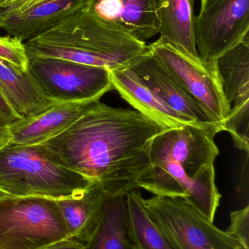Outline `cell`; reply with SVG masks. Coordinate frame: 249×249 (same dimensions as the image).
<instances>
[{
    "label": "cell",
    "mask_w": 249,
    "mask_h": 249,
    "mask_svg": "<svg viewBox=\"0 0 249 249\" xmlns=\"http://www.w3.org/2000/svg\"><path fill=\"white\" fill-rule=\"evenodd\" d=\"M144 203L172 249H239L243 246L183 198L154 196L144 199Z\"/></svg>",
    "instance_id": "7"
},
{
    "label": "cell",
    "mask_w": 249,
    "mask_h": 249,
    "mask_svg": "<svg viewBox=\"0 0 249 249\" xmlns=\"http://www.w3.org/2000/svg\"><path fill=\"white\" fill-rule=\"evenodd\" d=\"M86 1L31 0L16 8H0V29L26 42L80 10Z\"/></svg>",
    "instance_id": "11"
},
{
    "label": "cell",
    "mask_w": 249,
    "mask_h": 249,
    "mask_svg": "<svg viewBox=\"0 0 249 249\" xmlns=\"http://www.w3.org/2000/svg\"><path fill=\"white\" fill-rule=\"evenodd\" d=\"M85 249H135L130 236L126 195L107 196L99 225Z\"/></svg>",
    "instance_id": "17"
},
{
    "label": "cell",
    "mask_w": 249,
    "mask_h": 249,
    "mask_svg": "<svg viewBox=\"0 0 249 249\" xmlns=\"http://www.w3.org/2000/svg\"><path fill=\"white\" fill-rule=\"evenodd\" d=\"M8 195L6 194L5 193H4V192L1 191V190H0V200L2 198H4V197H8Z\"/></svg>",
    "instance_id": "27"
},
{
    "label": "cell",
    "mask_w": 249,
    "mask_h": 249,
    "mask_svg": "<svg viewBox=\"0 0 249 249\" xmlns=\"http://www.w3.org/2000/svg\"><path fill=\"white\" fill-rule=\"evenodd\" d=\"M227 232L249 249V206L235 211L230 215V225Z\"/></svg>",
    "instance_id": "23"
},
{
    "label": "cell",
    "mask_w": 249,
    "mask_h": 249,
    "mask_svg": "<svg viewBox=\"0 0 249 249\" xmlns=\"http://www.w3.org/2000/svg\"><path fill=\"white\" fill-rule=\"evenodd\" d=\"M42 249H85V244L74 238H68Z\"/></svg>",
    "instance_id": "24"
},
{
    "label": "cell",
    "mask_w": 249,
    "mask_h": 249,
    "mask_svg": "<svg viewBox=\"0 0 249 249\" xmlns=\"http://www.w3.org/2000/svg\"><path fill=\"white\" fill-rule=\"evenodd\" d=\"M221 130L231 135L238 149L249 154V101L231 107L229 116L221 124Z\"/></svg>",
    "instance_id": "21"
},
{
    "label": "cell",
    "mask_w": 249,
    "mask_h": 249,
    "mask_svg": "<svg viewBox=\"0 0 249 249\" xmlns=\"http://www.w3.org/2000/svg\"><path fill=\"white\" fill-rule=\"evenodd\" d=\"M195 0H162L159 9V32L194 55H198L194 40Z\"/></svg>",
    "instance_id": "19"
},
{
    "label": "cell",
    "mask_w": 249,
    "mask_h": 249,
    "mask_svg": "<svg viewBox=\"0 0 249 249\" xmlns=\"http://www.w3.org/2000/svg\"><path fill=\"white\" fill-rule=\"evenodd\" d=\"M249 35V0H201L194 21L199 56L216 62Z\"/></svg>",
    "instance_id": "9"
},
{
    "label": "cell",
    "mask_w": 249,
    "mask_h": 249,
    "mask_svg": "<svg viewBox=\"0 0 249 249\" xmlns=\"http://www.w3.org/2000/svg\"><path fill=\"white\" fill-rule=\"evenodd\" d=\"M149 46L211 119L222 124L229 116L231 108L224 93L216 61H204L163 36Z\"/></svg>",
    "instance_id": "6"
},
{
    "label": "cell",
    "mask_w": 249,
    "mask_h": 249,
    "mask_svg": "<svg viewBox=\"0 0 249 249\" xmlns=\"http://www.w3.org/2000/svg\"><path fill=\"white\" fill-rule=\"evenodd\" d=\"M0 58L23 71H27L29 58L25 44L17 37L10 35L0 36Z\"/></svg>",
    "instance_id": "22"
},
{
    "label": "cell",
    "mask_w": 249,
    "mask_h": 249,
    "mask_svg": "<svg viewBox=\"0 0 249 249\" xmlns=\"http://www.w3.org/2000/svg\"><path fill=\"white\" fill-rule=\"evenodd\" d=\"M28 58L51 57L107 69H127L144 55L149 45L84 7L24 42Z\"/></svg>",
    "instance_id": "3"
},
{
    "label": "cell",
    "mask_w": 249,
    "mask_h": 249,
    "mask_svg": "<svg viewBox=\"0 0 249 249\" xmlns=\"http://www.w3.org/2000/svg\"><path fill=\"white\" fill-rule=\"evenodd\" d=\"M68 238L57 200L14 196L0 200V249H42Z\"/></svg>",
    "instance_id": "5"
},
{
    "label": "cell",
    "mask_w": 249,
    "mask_h": 249,
    "mask_svg": "<svg viewBox=\"0 0 249 249\" xmlns=\"http://www.w3.org/2000/svg\"><path fill=\"white\" fill-rule=\"evenodd\" d=\"M27 71L42 95L54 103L99 101L113 89L107 69L61 58H29Z\"/></svg>",
    "instance_id": "8"
},
{
    "label": "cell",
    "mask_w": 249,
    "mask_h": 249,
    "mask_svg": "<svg viewBox=\"0 0 249 249\" xmlns=\"http://www.w3.org/2000/svg\"><path fill=\"white\" fill-rule=\"evenodd\" d=\"M220 125L187 124L156 135L150 147L151 165L139 180L154 196L180 197L195 209L211 197L214 162L219 149L215 136Z\"/></svg>",
    "instance_id": "2"
},
{
    "label": "cell",
    "mask_w": 249,
    "mask_h": 249,
    "mask_svg": "<svg viewBox=\"0 0 249 249\" xmlns=\"http://www.w3.org/2000/svg\"><path fill=\"white\" fill-rule=\"evenodd\" d=\"M97 102L54 104L36 116L9 125L10 143L42 144L67 130Z\"/></svg>",
    "instance_id": "13"
},
{
    "label": "cell",
    "mask_w": 249,
    "mask_h": 249,
    "mask_svg": "<svg viewBox=\"0 0 249 249\" xmlns=\"http://www.w3.org/2000/svg\"><path fill=\"white\" fill-rule=\"evenodd\" d=\"M168 130L140 112L97 102L45 145L70 169L100 186L106 196L139 189L151 165L153 138Z\"/></svg>",
    "instance_id": "1"
},
{
    "label": "cell",
    "mask_w": 249,
    "mask_h": 249,
    "mask_svg": "<svg viewBox=\"0 0 249 249\" xmlns=\"http://www.w3.org/2000/svg\"><path fill=\"white\" fill-rule=\"evenodd\" d=\"M110 72L113 89H115L121 98L136 111L165 129L179 128L187 124H200L173 110L156 93L143 85L130 69L114 70Z\"/></svg>",
    "instance_id": "14"
},
{
    "label": "cell",
    "mask_w": 249,
    "mask_h": 249,
    "mask_svg": "<svg viewBox=\"0 0 249 249\" xmlns=\"http://www.w3.org/2000/svg\"><path fill=\"white\" fill-rule=\"evenodd\" d=\"M162 0H86L84 7L102 21L146 42L159 32Z\"/></svg>",
    "instance_id": "12"
},
{
    "label": "cell",
    "mask_w": 249,
    "mask_h": 249,
    "mask_svg": "<svg viewBox=\"0 0 249 249\" xmlns=\"http://www.w3.org/2000/svg\"><path fill=\"white\" fill-rule=\"evenodd\" d=\"M29 1L31 0H3L0 8L9 9V10L14 9Z\"/></svg>",
    "instance_id": "26"
},
{
    "label": "cell",
    "mask_w": 249,
    "mask_h": 249,
    "mask_svg": "<svg viewBox=\"0 0 249 249\" xmlns=\"http://www.w3.org/2000/svg\"><path fill=\"white\" fill-rule=\"evenodd\" d=\"M10 134L8 124L0 118V147L10 143Z\"/></svg>",
    "instance_id": "25"
},
{
    "label": "cell",
    "mask_w": 249,
    "mask_h": 249,
    "mask_svg": "<svg viewBox=\"0 0 249 249\" xmlns=\"http://www.w3.org/2000/svg\"><path fill=\"white\" fill-rule=\"evenodd\" d=\"M224 93L230 108L249 101V35L216 61Z\"/></svg>",
    "instance_id": "18"
},
{
    "label": "cell",
    "mask_w": 249,
    "mask_h": 249,
    "mask_svg": "<svg viewBox=\"0 0 249 249\" xmlns=\"http://www.w3.org/2000/svg\"><path fill=\"white\" fill-rule=\"evenodd\" d=\"M92 182L65 166L42 143H9L0 147V190L8 196L58 200L80 193Z\"/></svg>",
    "instance_id": "4"
},
{
    "label": "cell",
    "mask_w": 249,
    "mask_h": 249,
    "mask_svg": "<svg viewBox=\"0 0 249 249\" xmlns=\"http://www.w3.org/2000/svg\"><path fill=\"white\" fill-rule=\"evenodd\" d=\"M0 92L22 120L39 115L54 105L41 93L28 71L0 58Z\"/></svg>",
    "instance_id": "16"
},
{
    "label": "cell",
    "mask_w": 249,
    "mask_h": 249,
    "mask_svg": "<svg viewBox=\"0 0 249 249\" xmlns=\"http://www.w3.org/2000/svg\"><path fill=\"white\" fill-rule=\"evenodd\" d=\"M130 236L135 249H172L152 218L138 189L126 194Z\"/></svg>",
    "instance_id": "20"
},
{
    "label": "cell",
    "mask_w": 249,
    "mask_h": 249,
    "mask_svg": "<svg viewBox=\"0 0 249 249\" xmlns=\"http://www.w3.org/2000/svg\"><path fill=\"white\" fill-rule=\"evenodd\" d=\"M106 197L100 186L92 182L80 193L57 200L70 238L89 241L99 225Z\"/></svg>",
    "instance_id": "15"
},
{
    "label": "cell",
    "mask_w": 249,
    "mask_h": 249,
    "mask_svg": "<svg viewBox=\"0 0 249 249\" xmlns=\"http://www.w3.org/2000/svg\"><path fill=\"white\" fill-rule=\"evenodd\" d=\"M3 0H0V7H1V3H2Z\"/></svg>",
    "instance_id": "29"
},
{
    "label": "cell",
    "mask_w": 249,
    "mask_h": 249,
    "mask_svg": "<svg viewBox=\"0 0 249 249\" xmlns=\"http://www.w3.org/2000/svg\"><path fill=\"white\" fill-rule=\"evenodd\" d=\"M143 85L179 115L203 125L213 122L198 104L180 86L149 45L147 52L128 67Z\"/></svg>",
    "instance_id": "10"
},
{
    "label": "cell",
    "mask_w": 249,
    "mask_h": 249,
    "mask_svg": "<svg viewBox=\"0 0 249 249\" xmlns=\"http://www.w3.org/2000/svg\"><path fill=\"white\" fill-rule=\"evenodd\" d=\"M239 249H249L246 248V247H244V246H241V247H240Z\"/></svg>",
    "instance_id": "28"
}]
</instances>
